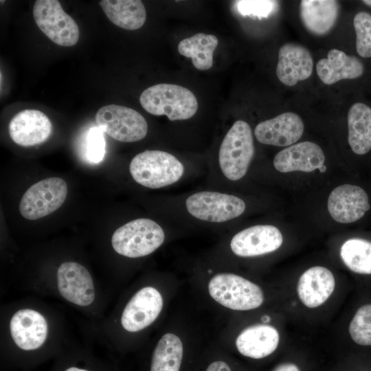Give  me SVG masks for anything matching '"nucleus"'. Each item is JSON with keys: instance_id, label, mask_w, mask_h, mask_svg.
I'll use <instances>...</instances> for the list:
<instances>
[{"instance_id": "1", "label": "nucleus", "mask_w": 371, "mask_h": 371, "mask_svg": "<svg viewBox=\"0 0 371 371\" xmlns=\"http://www.w3.org/2000/svg\"><path fill=\"white\" fill-rule=\"evenodd\" d=\"M139 102L149 113L165 115L170 121L189 119L198 109L196 98L190 90L172 84L149 87L141 93Z\"/></svg>"}, {"instance_id": "2", "label": "nucleus", "mask_w": 371, "mask_h": 371, "mask_svg": "<svg viewBox=\"0 0 371 371\" xmlns=\"http://www.w3.org/2000/svg\"><path fill=\"white\" fill-rule=\"evenodd\" d=\"M129 170L137 183L157 189L179 181L183 174L184 167L175 156L167 152L145 150L133 158Z\"/></svg>"}, {"instance_id": "3", "label": "nucleus", "mask_w": 371, "mask_h": 371, "mask_svg": "<svg viewBox=\"0 0 371 371\" xmlns=\"http://www.w3.org/2000/svg\"><path fill=\"white\" fill-rule=\"evenodd\" d=\"M165 235L161 226L154 221L142 218L131 221L113 234L114 250L128 258L150 254L164 243Z\"/></svg>"}, {"instance_id": "4", "label": "nucleus", "mask_w": 371, "mask_h": 371, "mask_svg": "<svg viewBox=\"0 0 371 371\" xmlns=\"http://www.w3.org/2000/svg\"><path fill=\"white\" fill-rule=\"evenodd\" d=\"M254 154L251 129L243 120H237L225 135L219 149L218 161L229 180L240 179L247 172Z\"/></svg>"}, {"instance_id": "5", "label": "nucleus", "mask_w": 371, "mask_h": 371, "mask_svg": "<svg viewBox=\"0 0 371 371\" xmlns=\"http://www.w3.org/2000/svg\"><path fill=\"white\" fill-rule=\"evenodd\" d=\"M208 291L215 301L232 310L255 309L264 302V294L258 285L233 273L215 275L208 283Z\"/></svg>"}, {"instance_id": "6", "label": "nucleus", "mask_w": 371, "mask_h": 371, "mask_svg": "<svg viewBox=\"0 0 371 371\" xmlns=\"http://www.w3.org/2000/svg\"><path fill=\"white\" fill-rule=\"evenodd\" d=\"M98 127L114 139L133 142L144 139L148 131L145 118L137 111L124 106L109 104L95 114Z\"/></svg>"}, {"instance_id": "7", "label": "nucleus", "mask_w": 371, "mask_h": 371, "mask_svg": "<svg viewBox=\"0 0 371 371\" xmlns=\"http://www.w3.org/2000/svg\"><path fill=\"white\" fill-rule=\"evenodd\" d=\"M33 16L41 32L56 44L71 47L78 41V26L74 19L63 10L58 1H36Z\"/></svg>"}, {"instance_id": "8", "label": "nucleus", "mask_w": 371, "mask_h": 371, "mask_svg": "<svg viewBox=\"0 0 371 371\" xmlns=\"http://www.w3.org/2000/svg\"><path fill=\"white\" fill-rule=\"evenodd\" d=\"M67 195V185L59 177L43 179L30 186L23 195L19 212L28 220H36L58 210Z\"/></svg>"}, {"instance_id": "9", "label": "nucleus", "mask_w": 371, "mask_h": 371, "mask_svg": "<svg viewBox=\"0 0 371 371\" xmlns=\"http://www.w3.org/2000/svg\"><path fill=\"white\" fill-rule=\"evenodd\" d=\"M188 212L194 217L208 222L221 223L235 218L245 210L240 198L216 192L203 191L190 196L186 201Z\"/></svg>"}, {"instance_id": "10", "label": "nucleus", "mask_w": 371, "mask_h": 371, "mask_svg": "<svg viewBox=\"0 0 371 371\" xmlns=\"http://www.w3.org/2000/svg\"><path fill=\"white\" fill-rule=\"evenodd\" d=\"M163 308L161 293L155 288L139 290L126 305L121 317L122 327L128 332L139 331L150 325Z\"/></svg>"}, {"instance_id": "11", "label": "nucleus", "mask_w": 371, "mask_h": 371, "mask_svg": "<svg viewBox=\"0 0 371 371\" xmlns=\"http://www.w3.org/2000/svg\"><path fill=\"white\" fill-rule=\"evenodd\" d=\"M60 294L67 301L81 306L91 304L95 298L93 282L88 270L76 262H65L57 271Z\"/></svg>"}, {"instance_id": "12", "label": "nucleus", "mask_w": 371, "mask_h": 371, "mask_svg": "<svg viewBox=\"0 0 371 371\" xmlns=\"http://www.w3.org/2000/svg\"><path fill=\"white\" fill-rule=\"evenodd\" d=\"M280 231L270 225H258L246 228L232 238V251L241 257H252L269 254L282 245Z\"/></svg>"}, {"instance_id": "13", "label": "nucleus", "mask_w": 371, "mask_h": 371, "mask_svg": "<svg viewBox=\"0 0 371 371\" xmlns=\"http://www.w3.org/2000/svg\"><path fill=\"white\" fill-rule=\"evenodd\" d=\"M370 205L367 193L355 185L344 184L335 188L328 199L331 217L341 223H350L362 218Z\"/></svg>"}, {"instance_id": "14", "label": "nucleus", "mask_w": 371, "mask_h": 371, "mask_svg": "<svg viewBox=\"0 0 371 371\" xmlns=\"http://www.w3.org/2000/svg\"><path fill=\"white\" fill-rule=\"evenodd\" d=\"M8 131L12 141L21 146H32L45 142L52 132V124L42 111L25 109L10 120Z\"/></svg>"}, {"instance_id": "15", "label": "nucleus", "mask_w": 371, "mask_h": 371, "mask_svg": "<svg viewBox=\"0 0 371 371\" xmlns=\"http://www.w3.org/2000/svg\"><path fill=\"white\" fill-rule=\"evenodd\" d=\"M10 330L14 344L24 351L35 350L41 347L47 336V324L38 312L23 308L11 318Z\"/></svg>"}, {"instance_id": "16", "label": "nucleus", "mask_w": 371, "mask_h": 371, "mask_svg": "<svg viewBox=\"0 0 371 371\" xmlns=\"http://www.w3.org/2000/svg\"><path fill=\"white\" fill-rule=\"evenodd\" d=\"M304 124L296 113L286 112L259 123L255 128L257 140L264 144L290 146L300 139Z\"/></svg>"}, {"instance_id": "17", "label": "nucleus", "mask_w": 371, "mask_h": 371, "mask_svg": "<svg viewBox=\"0 0 371 371\" xmlns=\"http://www.w3.org/2000/svg\"><path fill=\"white\" fill-rule=\"evenodd\" d=\"M313 68L311 54L304 46L287 43L280 48L276 75L284 85L293 86L299 81L308 78Z\"/></svg>"}, {"instance_id": "18", "label": "nucleus", "mask_w": 371, "mask_h": 371, "mask_svg": "<svg viewBox=\"0 0 371 371\" xmlns=\"http://www.w3.org/2000/svg\"><path fill=\"white\" fill-rule=\"evenodd\" d=\"M325 157L321 147L309 142H302L278 153L273 159L275 168L281 172H312L320 168Z\"/></svg>"}, {"instance_id": "19", "label": "nucleus", "mask_w": 371, "mask_h": 371, "mask_svg": "<svg viewBox=\"0 0 371 371\" xmlns=\"http://www.w3.org/2000/svg\"><path fill=\"white\" fill-rule=\"evenodd\" d=\"M335 286L333 273L326 267L315 266L300 277L297 293L301 302L308 308L322 305L332 295Z\"/></svg>"}, {"instance_id": "20", "label": "nucleus", "mask_w": 371, "mask_h": 371, "mask_svg": "<svg viewBox=\"0 0 371 371\" xmlns=\"http://www.w3.org/2000/svg\"><path fill=\"white\" fill-rule=\"evenodd\" d=\"M280 335L268 324H256L243 329L236 339L238 351L243 356L259 359L271 355L278 348Z\"/></svg>"}, {"instance_id": "21", "label": "nucleus", "mask_w": 371, "mask_h": 371, "mask_svg": "<svg viewBox=\"0 0 371 371\" xmlns=\"http://www.w3.org/2000/svg\"><path fill=\"white\" fill-rule=\"evenodd\" d=\"M316 71L320 80L325 85H330L343 79H355L361 76L364 67L357 57L332 49L328 52L327 58L317 62Z\"/></svg>"}, {"instance_id": "22", "label": "nucleus", "mask_w": 371, "mask_h": 371, "mask_svg": "<svg viewBox=\"0 0 371 371\" xmlns=\"http://www.w3.org/2000/svg\"><path fill=\"white\" fill-rule=\"evenodd\" d=\"M300 10L305 27L313 34L324 35L335 25L339 5L333 0H303Z\"/></svg>"}, {"instance_id": "23", "label": "nucleus", "mask_w": 371, "mask_h": 371, "mask_svg": "<svg viewBox=\"0 0 371 371\" xmlns=\"http://www.w3.org/2000/svg\"><path fill=\"white\" fill-rule=\"evenodd\" d=\"M108 19L115 25L135 30L144 24L146 12L139 0H102L99 2Z\"/></svg>"}, {"instance_id": "24", "label": "nucleus", "mask_w": 371, "mask_h": 371, "mask_svg": "<svg viewBox=\"0 0 371 371\" xmlns=\"http://www.w3.org/2000/svg\"><path fill=\"white\" fill-rule=\"evenodd\" d=\"M348 140L352 150L364 155L371 150V108L354 103L348 113Z\"/></svg>"}, {"instance_id": "25", "label": "nucleus", "mask_w": 371, "mask_h": 371, "mask_svg": "<svg viewBox=\"0 0 371 371\" xmlns=\"http://www.w3.org/2000/svg\"><path fill=\"white\" fill-rule=\"evenodd\" d=\"M218 43L214 35L198 33L181 41L178 51L181 55L190 58L196 69L207 70L213 65V52Z\"/></svg>"}, {"instance_id": "26", "label": "nucleus", "mask_w": 371, "mask_h": 371, "mask_svg": "<svg viewBox=\"0 0 371 371\" xmlns=\"http://www.w3.org/2000/svg\"><path fill=\"white\" fill-rule=\"evenodd\" d=\"M340 256L345 265L352 271L371 274V242L361 238H350L340 249Z\"/></svg>"}, {"instance_id": "27", "label": "nucleus", "mask_w": 371, "mask_h": 371, "mask_svg": "<svg viewBox=\"0 0 371 371\" xmlns=\"http://www.w3.org/2000/svg\"><path fill=\"white\" fill-rule=\"evenodd\" d=\"M104 133L98 126H92L82 134L80 141V154L87 163L97 164L104 159L106 153Z\"/></svg>"}, {"instance_id": "28", "label": "nucleus", "mask_w": 371, "mask_h": 371, "mask_svg": "<svg viewBox=\"0 0 371 371\" xmlns=\"http://www.w3.org/2000/svg\"><path fill=\"white\" fill-rule=\"evenodd\" d=\"M352 339L360 346H371V304L361 306L354 315L348 327Z\"/></svg>"}, {"instance_id": "29", "label": "nucleus", "mask_w": 371, "mask_h": 371, "mask_svg": "<svg viewBox=\"0 0 371 371\" xmlns=\"http://www.w3.org/2000/svg\"><path fill=\"white\" fill-rule=\"evenodd\" d=\"M353 25L356 33V49L363 58L371 57V14L359 12L354 17Z\"/></svg>"}, {"instance_id": "30", "label": "nucleus", "mask_w": 371, "mask_h": 371, "mask_svg": "<svg viewBox=\"0 0 371 371\" xmlns=\"http://www.w3.org/2000/svg\"><path fill=\"white\" fill-rule=\"evenodd\" d=\"M236 3L237 10L241 15L259 19L269 17L278 6L277 1L269 0H242Z\"/></svg>"}, {"instance_id": "31", "label": "nucleus", "mask_w": 371, "mask_h": 371, "mask_svg": "<svg viewBox=\"0 0 371 371\" xmlns=\"http://www.w3.org/2000/svg\"><path fill=\"white\" fill-rule=\"evenodd\" d=\"M205 371H232V370L226 362L223 361H215L207 367Z\"/></svg>"}, {"instance_id": "32", "label": "nucleus", "mask_w": 371, "mask_h": 371, "mask_svg": "<svg viewBox=\"0 0 371 371\" xmlns=\"http://www.w3.org/2000/svg\"><path fill=\"white\" fill-rule=\"evenodd\" d=\"M272 371H300L298 366L293 363H283L277 366Z\"/></svg>"}, {"instance_id": "33", "label": "nucleus", "mask_w": 371, "mask_h": 371, "mask_svg": "<svg viewBox=\"0 0 371 371\" xmlns=\"http://www.w3.org/2000/svg\"><path fill=\"white\" fill-rule=\"evenodd\" d=\"M62 371H92L91 370L86 368L81 367L76 365H70L63 369Z\"/></svg>"}, {"instance_id": "34", "label": "nucleus", "mask_w": 371, "mask_h": 371, "mask_svg": "<svg viewBox=\"0 0 371 371\" xmlns=\"http://www.w3.org/2000/svg\"><path fill=\"white\" fill-rule=\"evenodd\" d=\"M319 170L321 172H324L326 170V166L323 165Z\"/></svg>"}, {"instance_id": "35", "label": "nucleus", "mask_w": 371, "mask_h": 371, "mask_svg": "<svg viewBox=\"0 0 371 371\" xmlns=\"http://www.w3.org/2000/svg\"><path fill=\"white\" fill-rule=\"evenodd\" d=\"M363 3L365 4L371 6V0H364L363 1Z\"/></svg>"}]
</instances>
